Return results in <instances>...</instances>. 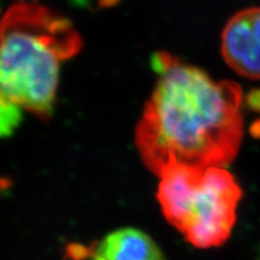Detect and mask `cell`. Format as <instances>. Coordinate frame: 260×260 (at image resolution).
<instances>
[{"label":"cell","instance_id":"cell-5","mask_svg":"<svg viewBox=\"0 0 260 260\" xmlns=\"http://www.w3.org/2000/svg\"><path fill=\"white\" fill-rule=\"evenodd\" d=\"M93 260H164L160 249L147 234L133 228L109 234L92 248Z\"/></svg>","mask_w":260,"mask_h":260},{"label":"cell","instance_id":"cell-7","mask_svg":"<svg viewBox=\"0 0 260 260\" xmlns=\"http://www.w3.org/2000/svg\"><path fill=\"white\" fill-rule=\"evenodd\" d=\"M247 103H248L249 107L260 112V89H255L252 93H249L247 96Z\"/></svg>","mask_w":260,"mask_h":260},{"label":"cell","instance_id":"cell-1","mask_svg":"<svg viewBox=\"0 0 260 260\" xmlns=\"http://www.w3.org/2000/svg\"><path fill=\"white\" fill-rule=\"evenodd\" d=\"M153 68L159 79L135 132L146 167L160 176L175 165H229L243 138L239 84L214 81L165 52L155 54Z\"/></svg>","mask_w":260,"mask_h":260},{"label":"cell","instance_id":"cell-3","mask_svg":"<svg viewBox=\"0 0 260 260\" xmlns=\"http://www.w3.org/2000/svg\"><path fill=\"white\" fill-rule=\"evenodd\" d=\"M159 177L162 213L188 242L210 248L229 239L242 189L225 168L175 165Z\"/></svg>","mask_w":260,"mask_h":260},{"label":"cell","instance_id":"cell-6","mask_svg":"<svg viewBox=\"0 0 260 260\" xmlns=\"http://www.w3.org/2000/svg\"><path fill=\"white\" fill-rule=\"evenodd\" d=\"M22 107L0 93V139L8 138L22 122Z\"/></svg>","mask_w":260,"mask_h":260},{"label":"cell","instance_id":"cell-2","mask_svg":"<svg viewBox=\"0 0 260 260\" xmlns=\"http://www.w3.org/2000/svg\"><path fill=\"white\" fill-rule=\"evenodd\" d=\"M81 47L80 34L68 18L34 3L12 5L0 18V93L48 118L60 65Z\"/></svg>","mask_w":260,"mask_h":260},{"label":"cell","instance_id":"cell-4","mask_svg":"<svg viewBox=\"0 0 260 260\" xmlns=\"http://www.w3.org/2000/svg\"><path fill=\"white\" fill-rule=\"evenodd\" d=\"M222 56L236 74L260 80V8L237 12L222 32Z\"/></svg>","mask_w":260,"mask_h":260},{"label":"cell","instance_id":"cell-8","mask_svg":"<svg viewBox=\"0 0 260 260\" xmlns=\"http://www.w3.org/2000/svg\"><path fill=\"white\" fill-rule=\"evenodd\" d=\"M4 187H6V183H4V181H3L2 178H0V191H2V189Z\"/></svg>","mask_w":260,"mask_h":260}]
</instances>
